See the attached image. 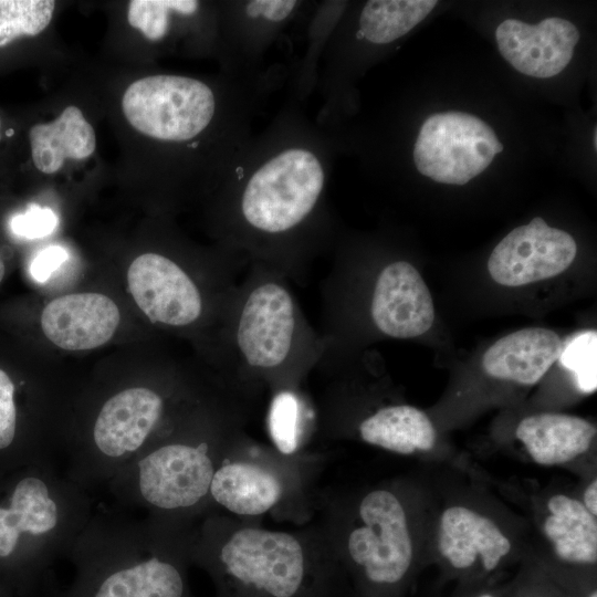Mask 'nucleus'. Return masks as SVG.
Here are the masks:
<instances>
[{
    "mask_svg": "<svg viewBox=\"0 0 597 597\" xmlns=\"http://www.w3.org/2000/svg\"><path fill=\"white\" fill-rule=\"evenodd\" d=\"M584 506L587 509V511L593 514L594 516L597 515V480H593V482L587 486V489L584 492V502H582Z\"/></svg>",
    "mask_w": 597,
    "mask_h": 597,
    "instance_id": "nucleus-29",
    "label": "nucleus"
},
{
    "mask_svg": "<svg viewBox=\"0 0 597 597\" xmlns=\"http://www.w3.org/2000/svg\"><path fill=\"white\" fill-rule=\"evenodd\" d=\"M119 321L117 304L96 292L55 297L43 308L40 318L46 338L65 350H88L106 344Z\"/></svg>",
    "mask_w": 597,
    "mask_h": 597,
    "instance_id": "nucleus-13",
    "label": "nucleus"
},
{
    "mask_svg": "<svg viewBox=\"0 0 597 597\" xmlns=\"http://www.w3.org/2000/svg\"><path fill=\"white\" fill-rule=\"evenodd\" d=\"M359 524L345 541L344 558L367 587L400 584L410 568L413 546L402 503L385 489L367 493L357 509Z\"/></svg>",
    "mask_w": 597,
    "mask_h": 597,
    "instance_id": "nucleus-9",
    "label": "nucleus"
},
{
    "mask_svg": "<svg viewBox=\"0 0 597 597\" xmlns=\"http://www.w3.org/2000/svg\"><path fill=\"white\" fill-rule=\"evenodd\" d=\"M57 224V218L49 208L31 206L24 213L14 216L10 227L12 232L24 239L43 238Z\"/></svg>",
    "mask_w": 597,
    "mask_h": 597,
    "instance_id": "nucleus-26",
    "label": "nucleus"
},
{
    "mask_svg": "<svg viewBox=\"0 0 597 597\" xmlns=\"http://www.w3.org/2000/svg\"><path fill=\"white\" fill-rule=\"evenodd\" d=\"M94 509V494L55 461L34 463L0 504V559L25 552L39 577L54 584V566L67 558Z\"/></svg>",
    "mask_w": 597,
    "mask_h": 597,
    "instance_id": "nucleus-6",
    "label": "nucleus"
},
{
    "mask_svg": "<svg viewBox=\"0 0 597 597\" xmlns=\"http://www.w3.org/2000/svg\"><path fill=\"white\" fill-rule=\"evenodd\" d=\"M358 433L366 443L400 454L429 451L436 442L428 416L409 405L378 408L359 422Z\"/></svg>",
    "mask_w": 597,
    "mask_h": 597,
    "instance_id": "nucleus-18",
    "label": "nucleus"
},
{
    "mask_svg": "<svg viewBox=\"0 0 597 597\" xmlns=\"http://www.w3.org/2000/svg\"><path fill=\"white\" fill-rule=\"evenodd\" d=\"M0 129H1V119H0Z\"/></svg>",
    "mask_w": 597,
    "mask_h": 597,
    "instance_id": "nucleus-37",
    "label": "nucleus"
},
{
    "mask_svg": "<svg viewBox=\"0 0 597 597\" xmlns=\"http://www.w3.org/2000/svg\"><path fill=\"white\" fill-rule=\"evenodd\" d=\"M324 182L322 164L307 149L289 148L268 160L234 203L232 251L249 263L274 268L290 281L304 280L307 264L295 239L316 212Z\"/></svg>",
    "mask_w": 597,
    "mask_h": 597,
    "instance_id": "nucleus-5",
    "label": "nucleus"
},
{
    "mask_svg": "<svg viewBox=\"0 0 597 597\" xmlns=\"http://www.w3.org/2000/svg\"><path fill=\"white\" fill-rule=\"evenodd\" d=\"M315 422L316 412L302 388L281 389L271 394L268 429L273 448L280 454H298L310 426Z\"/></svg>",
    "mask_w": 597,
    "mask_h": 597,
    "instance_id": "nucleus-20",
    "label": "nucleus"
},
{
    "mask_svg": "<svg viewBox=\"0 0 597 597\" xmlns=\"http://www.w3.org/2000/svg\"><path fill=\"white\" fill-rule=\"evenodd\" d=\"M503 148L504 146L499 142L495 146H494V151H495V155L503 151Z\"/></svg>",
    "mask_w": 597,
    "mask_h": 597,
    "instance_id": "nucleus-32",
    "label": "nucleus"
},
{
    "mask_svg": "<svg viewBox=\"0 0 597 597\" xmlns=\"http://www.w3.org/2000/svg\"><path fill=\"white\" fill-rule=\"evenodd\" d=\"M589 597H597V593L596 591H593Z\"/></svg>",
    "mask_w": 597,
    "mask_h": 597,
    "instance_id": "nucleus-35",
    "label": "nucleus"
},
{
    "mask_svg": "<svg viewBox=\"0 0 597 597\" xmlns=\"http://www.w3.org/2000/svg\"><path fill=\"white\" fill-rule=\"evenodd\" d=\"M438 547L454 568H469L480 557L483 568L490 572L510 553L512 545L493 521L457 505L444 510L440 517Z\"/></svg>",
    "mask_w": 597,
    "mask_h": 597,
    "instance_id": "nucleus-14",
    "label": "nucleus"
},
{
    "mask_svg": "<svg viewBox=\"0 0 597 597\" xmlns=\"http://www.w3.org/2000/svg\"><path fill=\"white\" fill-rule=\"evenodd\" d=\"M4 270H6L4 262H3L2 256L0 255V283L4 276Z\"/></svg>",
    "mask_w": 597,
    "mask_h": 597,
    "instance_id": "nucleus-31",
    "label": "nucleus"
},
{
    "mask_svg": "<svg viewBox=\"0 0 597 597\" xmlns=\"http://www.w3.org/2000/svg\"><path fill=\"white\" fill-rule=\"evenodd\" d=\"M251 402L219 389L105 485L112 504L186 521L211 511L213 474L244 432Z\"/></svg>",
    "mask_w": 597,
    "mask_h": 597,
    "instance_id": "nucleus-3",
    "label": "nucleus"
},
{
    "mask_svg": "<svg viewBox=\"0 0 597 597\" xmlns=\"http://www.w3.org/2000/svg\"><path fill=\"white\" fill-rule=\"evenodd\" d=\"M15 386L11 377L0 368V451L9 449L17 437L18 410Z\"/></svg>",
    "mask_w": 597,
    "mask_h": 597,
    "instance_id": "nucleus-25",
    "label": "nucleus"
},
{
    "mask_svg": "<svg viewBox=\"0 0 597 597\" xmlns=\"http://www.w3.org/2000/svg\"><path fill=\"white\" fill-rule=\"evenodd\" d=\"M295 6L296 1L289 0H255L248 3L247 13L254 18L262 15L266 20L282 21L290 15Z\"/></svg>",
    "mask_w": 597,
    "mask_h": 597,
    "instance_id": "nucleus-27",
    "label": "nucleus"
},
{
    "mask_svg": "<svg viewBox=\"0 0 597 597\" xmlns=\"http://www.w3.org/2000/svg\"><path fill=\"white\" fill-rule=\"evenodd\" d=\"M52 0H0V46L22 35H38L50 23Z\"/></svg>",
    "mask_w": 597,
    "mask_h": 597,
    "instance_id": "nucleus-22",
    "label": "nucleus"
},
{
    "mask_svg": "<svg viewBox=\"0 0 597 597\" xmlns=\"http://www.w3.org/2000/svg\"><path fill=\"white\" fill-rule=\"evenodd\" d=\"M193 523L95 506L67 556L73 582L57 597H193Z\"/></svg>",
    "mask_w": 597,
    "mask_h": 597,
    "instance_id": "nucleus-4",
    "label": "nucleus"
},
{
    "mask_svg": "<svg viewBox=\"0 0 597 597\" xmlns=\"http://www.w3.org/2000/svg\"><path fill=\"white\" fill-rule=\"evenodd\" d=\"M298 454L285 457L256 443L245 431L223 454L210 486L212 510L258 519L284 506L307 505Z\"/></svg>",
    "mask_w": 597,
    "mask_h": 597,
    "instance_id": "nucleus-7",
    "label": "nucleus"
},
{
    "mask_svg": "<svg viewBox=\"0 0 597 597\" xmlns=\"http://www.w3.org/2000/svg\"><path fill=\"white\" fill-rule=\"evenodd\" d=\"M478 597H494V596H492V595H490V594H483V595H480V596H478Z\"/></svg>",
    "mask_w": 597,
    "mask_h": 597,
    "instance_id": "nucleus-34",
    "label": "nucleus"
},
{
    "mask_svg": "<svg viewBox=\"0 0 597 597\" xmlns=\"http://www.w3.org/2000/svg\"><path fill=\"white\" fill-rule=\"evenodd\" d=\"M122 108L139 133L165 142H186L210 124L216 100L211 88L196 78L151 75L127 87Z\"/></svg>",
    "mask_w": 597,
    "mask_h": 597,
    "instance_id": "nucleus-10",
    "label": "nucleus"
},
{
    "mask_svg": "<svg viewBox=\"0 0 597 597\" xmlns=\"http://www.w3.org/2000/svg\"><path fill=\"white\" fill-rule=\"evenodd\" d=\"M574 376L577 388L591 394L597 388V333L585 331L572 336L557 359Z\"/></svg>",
    "mask_w": 597,
    "mask_h": 597,
    "instance_id": "nucleus-24",
    "label": "nucleus"
},
{
    "mask_svg": "<svg viewBox=\"0 0 597 597\" xmlns=\"http://www.w3.org/2000/svg\"><path fill=\"white\" fill-rule=\"evenodd\" d=\"M29 139L33 164L44 174L57 172L69 158H88L96 147L95 132L76 106L66 107L53 122L33 125Z\"/></svg>",
    "mask_w": 597,
    "mask_h": 597,
    "instance_id": "nucleus-17",
    "label": "nucleus"
},
{
    "mask_svg": "<svg viewBox=\"0 0 597 597\" xmlns=\"http://www.w3.org/2000/svg\"><path fill=\"white\" fill-rule=\"evenodd\" d=\"M418 6L419 0L368 1L360 13L356 36L376 44L392 42L418 24Z\"/></svg>",
    "mask_w": 597,
    "mask_h": 597,
    "instance_id": "nucleus-21",
    "label": "nucleus"
},
{
    "mask_svg": "<svg viewBox=\"0 0 597 597\" xmlns=\"http://www.w3.org/2000/svg\"><path fill=\"white\" fill-rule=\"evenodd\" d=\"M549 515L543 528L558 558L579 564L597 561V521L584 504L564 494L547 502Z\"/></svg>",
    "mask_w": 597,
    "mask_h": 597,
    "instance_id": "nucleus-19",
    "label": "nucleus"
},
{
    "mask_svg": "<svg viewBox=\"0 0 597 597\" xmlns=\"http://www.w3.org/2000/svg\"><path fill=\"white\" fill-rule=\"evenodd\" d=\"M515 434L536 463L556 465L586 452L596 427L575 416L537 413L521 420Z\"/></svg>",
    "mask_w": 597,
    "mask_h": 597,
    "instance_id": "nucleus-16",
    "label": "nucleus"
},
{
    "mask_svg": "<svg viewBox=\"0 0 597 597\" xmlns=\"http://www.w3.org/2000/svg\"><path fill=\"white\" fill-rule=\"evenodd\" d=\"M198 9L193 0H132L128 3L127 20L148 40L163 39L169 24V12L192 14Z\"/></svg>",
    "mask_w": 597,
    "mask_h": 597,
    "instance_id": "nucleus-23",
    "label": "nucleus"
},
{
    "mask_svg": "<svg viewBox=\"0 0 597 597\" xmlns=\"http://www.w3.org/2000/svg\"><path fill=\"white\" fill-rule=\"evenodd\" d=\"M371 326L394 338H412L426 333L434 320L428 286L407 261L387 263L378 270L368 297Z\"/></svg>",
    "mask_w": 597,
    "mask_h": 597,
    "instance_id": "nucleus-12",
    "label": "nucleus"
},
{
    "mask_svg": "<svg viewBox=\"0 0 597 597\" xmlns=\"http://www.w3.org/2000/svg\"><path fill=\"white\" fill-rule=\"evenodd\" d=\"M219 379L253 400L268 389L301 388L325 350L305 317L290 280L262 263H249L214 337Z\"/></svg>",
    "mask_w": 597,
    "mask_h": 597,
    "instance_id": "nucleus-2",
    "label": "nucleus"
},
{
    "mask_svg": "<svg viewBox=\"0 0 597 597\" xmlns=\"http://www.w3.org/2000/svg\"><path fill=\"white\" fill-rule=\"evenodd\" d=\"M65 259L66 252L64 249L50 247L34 258L30 272L35 280L44 281Z\"/></svg>",
    "mask_w": 597,
    "mask_h": 597,
    "instance_id": "nucleus-28",
    "label": "nucleus"
},
{
    "mask_svg": "<svg viewBox=\"0 0 597 597\" xmlns=\"http://www.w3.org/2000/svg\"><path fill=\"white\" fill-rule=\"evenodd\" d=\"M193 270L168 255L147 252L127 270L129 293L153 324L174 329L208 325L214 337L237 287L203 284Z\"/></svg>",
    "mask_w": 597,
    "mask_h": 597,
    "instance_id": "nucleus-8",
    "label": "nucleus"
},
{
    "mask_svg": "<svg viewBox=\"0 0 597 597\" xmlns=\"http://www.w3.org/2000/svg\"><path fill=\"white\" fill-rule=\"evenodd\" d=\"M437 0H422L421 10L425 12V14L428 15L437 6Z\"/></svg>",
    "mask_w": 597,
    "mask_h": 597,
    "instance_id": "nucleus-30",
    "label": "nucleus"
},
{
    "mask_svg": "<svg viewBox=\"0 0 597 597\" xmlns=\"http://www.w3.org/2000/svg\"><path fill=\"white\" fill-rule=\"evenodd\" d=\"M217 510L195 521L191 564L214 597H345V569L323 527L261 526Z\"/></svg>",
    "mask_w": 597,
    "mask_h": 597,
    "instance_id": "nucleus-1",
    "label": "nucleus"
},
{
    "mask_svg": "<svg viewBox=\"0 0 597 597\" xmlns=\"http://www.w3.org/2000/svg\"><path fill=\"white\" fill-rule=\"evenodd\" d=\"M563 345L551 329L523 328L491 345L483 355L482 365L493 378L534 385L558 359Z\"/></svg>",
    "mask_w": 597,
    "mask_h": 597,
    "instance_id": "nucleus-15",
    "label": "nucleus"
},
{
    "mask_svg": "<svg viewBox=\"0 0 597 597\" xmlns=\"http://www.w3.org/2000/svg\"><path fill=\"white\" fill-rule=\"evenodd\" d=\"M576 252L569 233L535 217L500 241L489 258L488 270L496 283L521 286L561 274L573 263Z\"/></svg>",
    "mask_w": 597,
    "mask_h": 597,
    "instance_id": "nucleus-11",
    "label": "nucleus"
},
{
    "mask_svg": "<svg viewBox=\"0 0 597 597\" xmlns=\"http://www.w3.org/2000/svg\"><path fill=\"white\" fill-rule=\"evenodd\" d=\"M11 134H13V130L10 129V130L7 132L8 136L11 135Z\"/></svg>",
    "mask_w": 597,
    "mask_h": 597,
    "instance_id": "nucleus-36",
    "label": "nucleus"
},
{
    "mask_svg": "<svg viewBox=\"0 0 597 597\" xmlns=\"http://www.w3.org/2000/svg\"><path fill=\"white\" fill-rule=\"evenodd\" d=\"M594 149L596 150L597 149V129L595 128V132H594Z\"/></svg>",
    "mask_w": 597,
    "mask_h": 597,
    "instance_id": "nucleus-33",
    "label": "nucleus"
}]
</instances>
